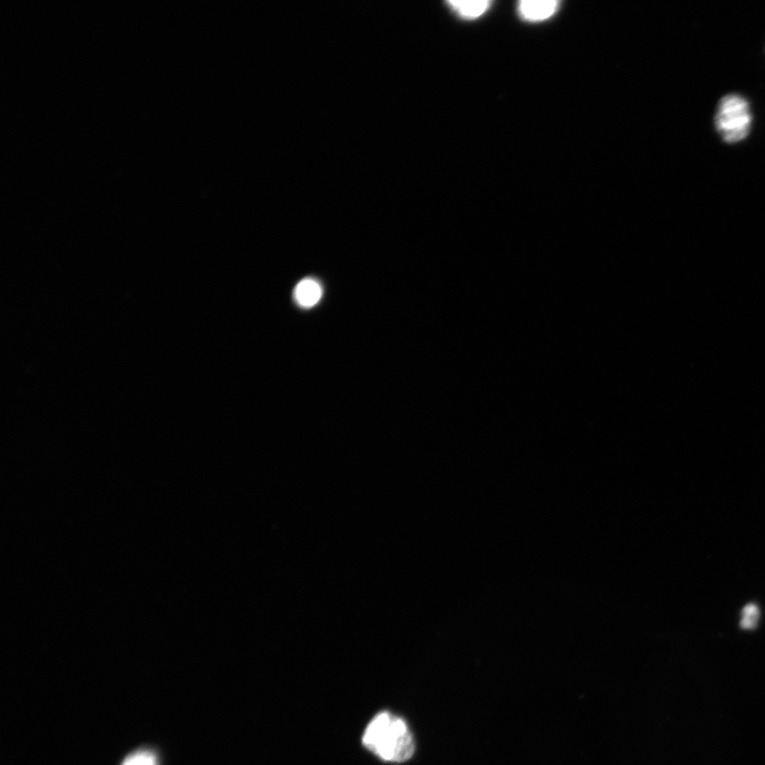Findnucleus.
I'll return each instance as SVG.
<instances>
[{"label": "nucleus", "instance_id": "423d86ee", "mask_svg": "<svg viewBox=\"0 0 765 765\" xmlns=\"http://www.w3.org/2000/svg\"><path fill=\"white\" fill-rule=\"evenodd\" d=\"M122 765H159V759L155 753L141 750L129 755Z\"/></svg>", "mask_w": 765, "mask_h": 765}, {"label": "nucleus", "instance_id": "0eeeda50", "mask_svg": "<svg viewBox=\"0 0 765 765\" xmlns=\"http://www.w3.org/2000/svg\"><path fill=\"white\" fill-rule=\"evenodd\" d=\"M760 618V610L756 604H747L742 610L741 627L743 629H754L757 627Z\"/></svg>", "mask_w": 765, "mask_h": 765}, {"label": "nucleus", "instance_id": "20e7f679", "mask_svg": "<svg viewBox=\"0 0 765 765\" xmlns=\"http://www.w3.org/2000/svg\"><path fill=\"white\" fill-rule=\"evenodd\" d=\"M322 297V287L314 279L302 280L295 289V299L302 308H313Z\"/></svg>", "mask_w": 765, "mask_h": 765}, {"label": "nucleus", "instance_id": "39448f33", "mask_svg": "<svg viewBox=\"0 0 765 765\" xmlns=\"http://www.w3.org/2000/svg\"><path fill=\"white\" fill-rule=\"evenodd\" d=\"M450 7L463 19L472 20L482 16L490 6L489 2H449Z\"/></svg>", "mask_w": 765, "mask_h": 765}, {"label": "nucleus", "instance_id": "f03ea898", "mask_svg": "<svg viewBox=\"0 0 765 765\" xmlns=\"http://www.w3.org/2000/svg\"><path fill=\"white\" fill-rule=\"evenodd\" d=\"M714 122L725 143H740L751 131L753 117L750 104L741 95L728 94L721 99Z\"/></svg>", "mask_w": 765, "mask_h": 765}, {"label": "nucleus", "instance_id": "7ed1b4c3", "mask_svg": "<svg viewBox=\"0 0 765 765\" xmlns=\"http://www.w3.org/2000/svg\"><path fill=\"white\" fill-rule=\"evenodd\" d=\"M558 7L559 3L555 0H523L519 4V14L525 21L541 22L550 19Z\"/></svg>", "mask_w": 765, "mask_h": 765}, {"label": "nucleus", "instance_id": "f257e3e1", "mask_svg": "<svg viewBox=\"0 0 765 765\" xmlns=\"http://www.w3.org/2000/svg\"><path fill=\"white\" fill-rule=\"evenodd\" d=\"M363 744L374 755L387 762H404L415 753V741L410 728L400 717L384 711L368 724Z\"/></svg>", "mask_w": 765, "mask_h": 765}]
</instances>
